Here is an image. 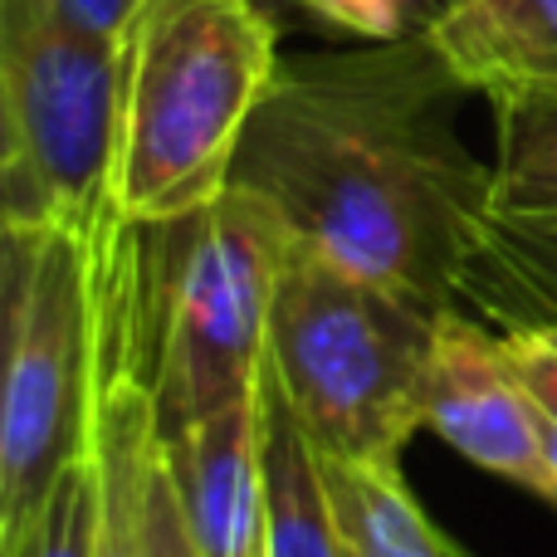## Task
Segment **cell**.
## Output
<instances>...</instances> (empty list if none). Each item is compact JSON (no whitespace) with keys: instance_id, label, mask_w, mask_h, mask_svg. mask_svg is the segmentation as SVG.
Instances as JSON below:
<instances>
[{"instance_id":"1","label":"cell","mask_w":557,"mask_h":557,"mask_svg":"<svg viewBox=\"0 0 557 557\" xmlns=\"http://www.w3.org/2000/svg\"><path fill=\"white\" fill-rule=\"evenodd\" d=\"M465 94L425 35L278 59L231 186L327 260L455 308L494 186L460 137Z\"/></svg>"},{"instance_id":"17","label":"cell","mask_w":557,"mask_h":557,"mask_svg":"<svg viewBox=\"0 0 557 557\" xmlns=\"http://www.w3.org/2000/svg\"><path fill=\"white\" fill-rule=\"evenodd\" d=\"M143 557H196V543L186 533V519L176 509L172 480H166V460H157L152 484H147V509H143Z\"/></svg>"},{"instance_id":"5","label":"cell","mask_w":557,"mask_h":557,"mask_svg":"<svg viewBox=\"0 0 557 557\" xmlns=\"http://www.w3.org/2000/svg\"><path fill=\"white\" fill-rule=\"evenodd\" d=\"M288 245V225L245 186H225L191 215L137 225L143 367L162 441L260 396Z\"/></svg>"},{"instance_id":"4","label":"cell","mask_w":557,"mask_h":557,"mask_svg":"<svg viewBox=\"0 0 557 557\" xmlns=\"http://www.w3.org/2000/svg\"><path fill=\"white\" fill-rule=\"evenodd\" d=\"M445 308L294 240L270 308L264 376L313 455L401 465L425 425V372Z\"/></svg>"},{"instance_id":"10","label":"cell","mask_w":557,"mask_h":557,"mask_svg":"<svg viewBox=\"0 0 557 557\" xmlns=\"http://www.w3.org/2000/svg\"><path fill=\"white\" fill-rule=\"evenodd\" d=\"M460 308L490 327L557 323V221L484 215L460 274Z\"/></svg>"},{"instance_id":"6","label":"cell","mask_w":557,"mask_h":557,"mask_svg":"<svg viewBox=\"0 0 557 557\" xmlns=\"http://www.w3.org/2000/svg\"><path fill=\"white\" fill-rule=\"evenodd\" d=\"M123 39L69 20L59 0H0V221L59 225L88 240L117 215Z\"/></svg>"},{"instance_id":"8","label":"cell","mask_w":557,"mask_h":557,"mask_svg":"<svg viewBox=\"0 0 557 557\" xmlns=\"http://www.w3.org/2000/svg\"><path fill=\"white\" fill-rule=\"evenodd\" d=\"M162 460L196 557H270L264 392L166 435Z\"/></svg>"},{"instance_id":"16","label":"cell","mask_w":557,"mask_h":557,"mask_svg":"<svg viewBox=\"0 0 557 557\" xmlns=\"http://www.w3.org/2000/svg\"><path fill=\"white\" fill-rule=\"evenodd\" d=\"M499 347L509 357L513 376L523 382L533 401V416L543 425V441L557 465V323H523V327H494Z\"/></svg>"},{"instance_id":"18","label":"cell","mask_w":557,"mask_h":557,"mask_svg":"<svg viewBox=\"0 0 557 557\" xmlns=\"http://www.w3.org/2000/svg\"><path fill=\"white\" fill-rule=\"evenodd\" d=\"M59 10H64L69 20H78L84 29H94V35L123 39L133 15L143 10V0H59Z\"/></svg>"},{"instance_id":"15","label":"cell","mask_w":557,"mask_h":557,"mask_svg":"<svg viewBox=\"0 0 557 557\" xmlns=\"http://www.w3.org/2000/svg\"><path fill=\"white\" fill-rule=\"evenodd\" d=\"M264 5H294L308 20H323L337 35L376 45V39L421 35L450 0H264Z\"/></svg>"},{"instance_id":"3","label":"cell","mask_w":557,"mask_h":557,"mask_svg":"<svg viewBox=\"0 0 557 557\" xmlns=\"http://www.w3.org/2000/svg\"><path fill=\"white\" fill-rule=\"evenodd\" d=\"M127 231L88 240L59 225H5L0 557L25 548L64 474L94 450Z\"/></svg>"},{"instance_id":"2","label":"cell","mask_w":557,"mask_h":557,"mask_svg":"<svg viewBox=\"0 0 557 557\" xmlns=\"http://www.w3.org/2000/svg\"><path fill=\"white\" fill-rule=\"evenodd\" d=\"M117 215L162 225L211 206L278 74L264 0H143L123 35Z\"/></svg>"},{"instance_id":"9","label":"cell","mask_w":557,"mask_h":557,"mask_svg":"<svg viewBox=\"0 0 557 557\" xmlns=\"http://www.w3.org/2000/svg\"><path fill=\"white\" fill-rule=\"evenodd\" d=\"M421 35L470 94L557 78V0H450Z\"/></svg>"},{"instance_id":"13","label":"cell","mask_w":557,"mask_h":557,"mask_svg":"<svg viewBox=\"0 0 557 557\" xmlns=\"http://www.w3.org/2000/svg\"><path fill=\"white\" fill-rule=\"evenodd\" d=\"M494 108L490 211L513 221H557V78L509 84Z\"/></svg>"},{"instance_id":"12","label":"cell","mask_w":557,"mask_h":557,"mask_svg":"<svg viewBox=\"0 0 557 557\" xmlns=\"http://www.w3.org/2000/svg\"><path fill=\"white\" fill-rule=\"evenodd\" d=\"M264 474H270V557H357L323 490L313 445L264 376Z\"/></svg>"},{"instance_id":"14","label":"cell","mask_w":557,"mask_h":557,"mask_svg":"<svg viewBox=\"0 0 557 557\" xmlns=\"http://www.w3.org/2000/svg\"><path fill=\"white\" fill-rule=\"evenodd\" d=\"M94 533H98V465L94 450L64 474L54 490L49 509L39 513L35 533L15 557H94Z\"/></svg>"},{"instance_id":"11","label":"cell","mask_w":557,"mask_h":557,"mask_svg":"<svg viewBox=\"0 0 557 557\" xmlns=\"http://www.w3.org/2000/svg\"><path fill=\"white\" fill-rule=\"evenodd\" d=\"M318 460L323 490L357 557H470L406 490L401 465Z\"/></svg>"},{"instance_id":"7","label":"cell","mask_w":557,"mask_h":557,"mask_svg":"<svg viewBox=\"0 0 557 557\" xmlns=\"http://www.w3.org/2000/svg\"><path fill=\"white\" fill-rule=\"evenodd\" d=\"M425 425L480 470L504 474L557 509V465L529 392L513 376L499 333L460 304L441 313L425 372Z\"/></svg>"}]
</instances>
